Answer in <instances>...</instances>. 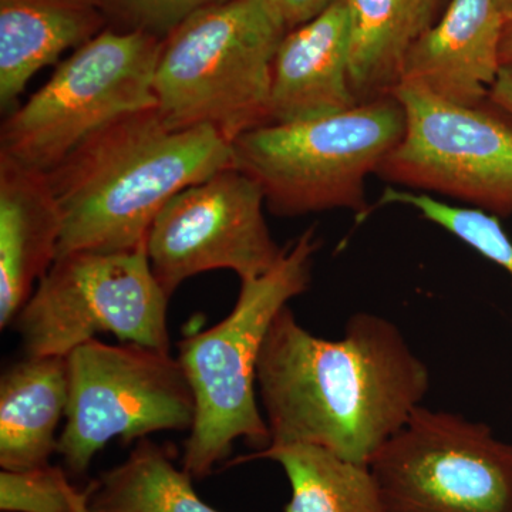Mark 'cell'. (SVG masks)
I'll use <instances>...</instances> for the list:
<instances>
[{
  "instance_id": "ba28073f",
  "label": "cell",
  "mask_w": 512,
  "mask_h": 512,
  "mask_svg": "<svg viewBox=\"0 0 512 512\" xmlns=\"http://www.w3.org/2000/svg\"><path fill=\"white\" fill-rule=\"evenodd\" d=\"M67 365L69 403L57 453L72 476L86 474L111 440L134 443L194 426V392L170 352L93 339L74 349Z\"/></svg>"
},
{
  "instance_id": "cb8c5ba5",
  "label": "cell",
  "mask_w": 512,
  "mask_h": 512,
  "mask_svg": "<svg viewBox=\"0 0 512 512\" xmlns=\"http://www.w3.org/2000/svg\"><path fill=\"white\" fill-rule=\"evenodd\" d=\"M488 100L512 117V67H501L497 79L488 92Z\"/></svg>"
},
{
  "instance_id": "7a4b0ae2",
  "label": "cell",
  "mask_w": 512,
  "mask_h": 512,
  "mask_svg": "<svg viewBox=\"0 0 512 512\" xmlns=\"http://www.w3.org/2000/svg\"><path fill=\"white\" fill-rule=\"evenodd\" d=\"M228 167L232 146L215 128H171L157 109L110 124L47 173L62 212L56 259L143 251L171 198Z\"/></svg>"
},
{
  "instance_id": "603a6c76",
  "label": "cell",
  "mask_w": 512,
  "mask_h": 512,
  "mask_svg": "<svg viewBox=\"0 0 512 512\" xmlns=\"http://www.w3.org/2000/svg\"><path fill=\"white\" fill-rule=\"evenodd\" d=\"M265 2L279 16L289 32L311 22L336 0H265Z\"/></svg>"
},
{
  "instance_id": "8992f818",
  "label": "cell",
  "mask_w": 512,
  "mask_h": 512,
  "mask_svg": "<svg viewBox=\"0 0 512 512\" xmlns=\"http://www.w3.org/2000/svg\"><path fill=\"white\" fill-rule=\"evenodd\" d=\"M163 40L106 29L59 64L0 128V156L49 173L84 141L131 114L157 109Z\"/></svg>"
},
{
  "instance_id": "7402d4cb",
  "label": "cell",
  "mask_w": 512,
  "mask_h": 512,
  "mask_svg": "<svg viewBox=\"0 0 512 512\" xmlns=\"http://www.w3.org/2000/svg\"><path fill=\"white\" fill-rule=\"evenodd\" d=\"M228 0H100L107 20L124 32H143L164 40L201 10Z\"/></svg>"
},
{
  "instance_id": "9a60e30c",
  "label": "cell",
  "mask_w": 512,
  "mask_h": 512,
  "mask_svg": "<svg viewBox=\"0 0 512 512\" xmlns=\"http://www.w3.org/2000/svg\"><path fill=\"white\" fill-rule=\"evenodd\" d=\"M109 22L100 0H0V107L15 110L32 77Z\"/></svg>"
},
{
  "instance_id": "4fadbf2b",
  "label": "cell",
  "mask_w": 512,
  "mask_h": 512,
  "mask_svg": "<svg viewBox=\"0 0 512 512\" xmlns=\"http://www.w3.org/2000/svg\"><path fill=\"white\" fill-rule=\"evenodd\" d=\"M350 56L352 22L346 0H336L311 22L289 30L272 66L269 123L315 120L357 106Z\"/></svg>"
},
{
  "instance_id": "277c9868",
  "label": "cell",
  "mask_w": 512,
  "mask_h": 512,
  "mask_svg": "<svg viewBox=\"0 0 512 512\" xmlns=\"http://www.w3.org/2000/svg\"><path fill=\"white\" fill-rule=\"evenodd\" d=\"M286 33L265 0H228L192 15L158 56L161 119L171 128H215L229 143L268 124L272 66Z\"/></svg>"
},
{
  "instance_id": "52a82bcc",
  "label": "cell",
  "mask_w": 512,
  "mask_h": 512,
  "mask_svg": "<svg viewBox=\"0 0 512 512\" xmlns=\"http://www.w3.org/2000/svg\"><path fill=\"white\" fill-rule=\"evenodd\" d=\"M168 299L146 249L73 252L56 259L12 325L28 356L67 357L100 333L170 352Z\"/></svg>"
},
{
  "instance_id": "e0dca14e",
  "label": "cell",
  "mask_w": 512,
  "mask_h": 512,
  "mask_svg": "<svg viewBox=\"0 0 512 512\" xmlns=\"http://www.w3.org/2000/svg\"><path fill=\"white\" fill-rule=\"evenodd\" d=\"M450 0H346L352 22L350 84L357 103L393 94L404 57Z\"/></svg>"
},
{
  "instance_id": "44dd1931",
  "label": "cell",
  "mask_w": 512,
  "mask_h": 512,
  "mask_svg": "<svg viewBox=\"0 0 512 512\" xmlns=\"http://www.w3.org/2000/svg\"><path fill=\"white\" fill-rule=\"evenodd\" d=\"M89 497L90 485L79 490L70 483L63 468L50 464L0 473L2 512H82Z\"/></svg>"
},
{
  "instance_id": "484cf974",
  "label": "cell",
  "mask_w": 512,
  "mask_h": 512,
  "mask_svg": "<svg viewBox=\"0 0 512 512\" xmlns=\"http://www.w3.org/2000/svg\"><path fill=\"white\" fill-rule=\"evenodd\" d=\"M501 10L505 13V16L510 15L512 12V0H497Z\"/></svg>"
},
{
  "instance_id": "d6986e66",
  "label": "cell",
  "mask_w": 512,
  "mask_h": 512,
  "mask_svg": "<svg viewBox=\"0 0 512 512\" xmlns=\"http://www.w3.org/2000/svg\"><path fill=\"white\" fill-rule=\"evenodd\" d=\"M194 478L164 446L137 441L119 466L90 483L92 512H221L195 491Z\"/></svg>"
},
{
  "instance_id": "ffe728a7",
  "label": "cell",
  "mask_w": 512,
  "mask_h": 512,
  "mask_svg": "<svg viewBox=\"0 0 512 512\" xmlns=\"http://www.w3.org/2000/svg\"><path fill=\"white\" fill-rule=\"evenodd\" d=\"M380 204H399L413 208L427 221L446 229L451 235L503 268L512 282V241L495 215L476 208L448 205L424 192L387 188Z\"/></svg>"
},
{
  "instance_id": "ac0fdd59",
  "label": "cell",
  "mask_w": 512,
  "mask_h": 512,
  "mask_svg": "<svg viewBox=\"0 0 512 512\" xmlns=\"http://www.w3.org/2000/svg\"><path fill=\"white\" fill-rule=\"evenodd\" d=\"M251 460L279 464L291 498L285 512H384L379 487L369 466L353 463L309 444L269 446L229 466Z\"/></svg>"
},
{
  "instance_id": "9c48e42d",
  "label": "cell",
  "mask_w": 512,
  "mask_h": 512,
  "mask_svg": "<svg viewBox=\"0 0 512 512\" xmlns=\"http://www.w3.org/2000/svg\"><path fill=\"white\" fill-rule=\"evenodd\" d=\"M384 512H512V444L420 406L369 463Z\"/></svg>"
},
{
  "instance_id": "5bb4252c",
  "label": "cell",
  "mask_w": 512,
  "mask_h": 512,
  "mask_svg": "<svg viewBox=\"0 0 512 512\" xmlns=\"http://www.w3.org/2000/svg\"><path fill=\"white\" fill-rule=\"evenodd\" d=\"M62 212L47 173L0 156V328L55 264Z\"/></svg>"
},
{
  "instance_id": "5b68a950",
  "label": "cell",
  "mask_w": 512,
  "mask_h": 512,
  "mask_svg": "<svg viewBox=\"0 0 512 512\" xmlns=\"http://www.w3.org/2000/svg\"><path fill=\"white\" fill-rule=\"evenodd\" d=\"M406 117L394 94L291 124L269 123L232 141V165L261 187L276 217L330 210L366 215V180L400 143Z\"/></svg>"
},
{
  "instance_id": "30bf717a",
  "label": "cell",
  "mask_w": 512,
  "mask_h": 512,
  "mask_svg": "<svg viewBox=\"0 0 512 512\" xmlns=\"http://www.w3.org/2000/svg\"><path fill=\"white\" fill-rule=\"evenodd\" d=\"M393 94L406 128L376 174L495 217L512 215V127L483 106L451 103L412 84Z\"/></svg>"
},
{
  "instance_id": "3957f363",
  "label": "cell",
  "mask_w": 512,
  "mask_h": 512,
  "mask_svg": "<svg viewBox=\"0 0 512 512\" xmlns=\"http://www.w3.org/2000/svg\"><path fill=\"white\" fill-rule=\"evenodd\" d=\"M320 248L315 227L284 245L274 268L241 282L231 313L212 328L192 333L178 345V357L194 392V426L185 441L183 464L204 480L227 460L237 440L264 450L271 443L256 402V365L278 313L308 291L313 258Z\"/></svg>"
},
{
  "instance_id": "8fae6325",
  "label": "cell",
  "mask_w": 512,
  "mask_h": 512,
  "mask_svg": "<svg viewBox=\"0 0 512 512\" xmlns=\"http://www.w3.org/2000/svg\"><path fill=\"white\" fill-rule=\"evenodd\" d=\"M264 192L237 168H224L178 192L148 232L151 271L168 298L192 276L229 269L241 282L271 271L284 247L266 224Z\"/></svg>"
},
{
  "instance_id": "6da1fadb",
  "label": "cell",
  "mask_w": 512,
  "mask_h": 512,
  "mask_svg": "<svg viewBox=\"0 0 512 512\" xmlns=\"http://www.w3.org/2000/svg\"><path fill=\"white\" fill-rule=\"evenodd\" d=\"M256 389L269 446L309 444L369 466L423 403L430 372L390 319L356 313L343 338L329 340L288 305L266 335Z\"/></svg>"
},
{
  "instance_id": "4316f807",
  "label": "cell",
  "mask_w": 512,
  "mask_h": 512,
  "mask_svg": "<svg viewBox=\"0 0 512 512\" xmlns=\"http://www.w3.org/2000/svg\"><path fill=\"white\" fill-rule=\"evenodd\" d=\"M82 512H92V510H90V508H89V503L84 505V507L82 508Z\"/></svg>"
},
{
  "instance_id": "2e32d148",
  "label": "cell",
  "mask_w": 512,
  "mask_h": 512,
  "mask_svg": "<svg viewBox=\"0 0 512 512\" xmlns=\"http://www.w3.org/2000/svg\"><path fill=\"white\" fill-rule=\"evenodd\" d=\"M69 403L67 357L28 356L0 379V467H45L57 453L56 430Z\"/></svg>"
},
{
  "instance_id": "d4e9b609",
  "label": "cell",
  "mask_w": 512,
  "mask_h": 512,
  "mask_svg": "<svg viewBox=\"0 0 512 512\" xmlns=\"http://www.w3.org/2000/svg\"><path fill=\"white\" fill-rule=\"evenodd\" d=\"M501 67H512V12L505 16L503 40L500 47Z\"/></svg>"
},
{
  "instance_id": "7c38bea8",
  "label": "cell",
  "mask_w": 512,
  "mask_h": 512,
  "mask_svg": "<svg viewBox=\"0 0 512 512\" xmlns=\"http://www.w3.org/2000/svg\"><path fill=\"white\" fill-rule=\"evenodd\" d=\"M505 13L497 0H450L402 64L412 84L461 106H483L501 70Z\"/></svg>"
}]
</instances>
